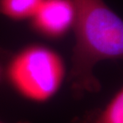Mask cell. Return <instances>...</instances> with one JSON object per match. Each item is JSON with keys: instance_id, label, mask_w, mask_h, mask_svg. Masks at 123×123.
<instances>
[{"instance_id": "obj_1", "label": "cell", "mask_w": 123, "mask_h": 123, "mask_svg": "<svg viewBox=\"0 0 123 123\" xmlns=\"http://www.w3.org/2000/svg\"><path fill=\"white\" fill-rule=\"evenodd\" d=\"M75 9L74 34L68 82L73 97L81 99L101 90L94 67L123 56V22L104 0H71Z\"/></svg>"}, {"instance_id": "obj_2", "label": "cell", "mask_w": 123, "mask_h": 123, "mask_svg": "<svg viewBox=\"0 0 123 123\" xmlns=\"http://www.w3.org/2000/svg\"><path fill=\"white\" fill-rule=\"evenodd\" d=\"M4 75L14 91L32 102H48L60 90L66 75L65 62L43 44L24 46L12 56Z\"/></svg>"}, {"instance_id": "obj_3", "label": "cell", "mask_w": 123, "mask_h": 123, "mask_svg": "<svg viewBox=\"0 0 123 123\" xmlns=\"http://www.w3.org/2000/svg\"><path fill=\"white\" fill-rule=\"evenodd\" d=\"M75 9L71 0H43L30 19L37 34L50 39H59L72 31Z\"/></svg>"}, {"instance_id": "obj_4", "label": "cell", "mask_w": 123, "mask_h": 123, "mask_svg": "<svg viewBox=\"0 0 123 123\" xmlns=\"http://www.w3.org/2000/svg\"><path fill=\"white\" fill-rule=\"evenodd\" d=\"M71 123H123V89L119 88L104 106L86 112Z\"/></svg>"}, {"instance_id": "obj_5", "label": "cell", "mask_w": 123, "mask_h": 123, "mask_svg": "<svg viewBox=\"0 0 123 123\" xmlns=\"http://www.w3.org/2000/svg\"><path fill=\"white\" fill-rule=\"evenodd\" d=\"M43 0H0V14L14 21L30 20Z\"/></svg>"}, {"instance_id": "obj_6", "label": "cell", "mask_w": 123, "mask_h": 123, "mask_svg": "<svg viewBox=\"0 0 123 123\" xmlns=\"http://www.w3.org/2000/svg\"><path fill=\"white\" fill-rule=\"evenodd\" d=\"M2 75H3V70H2V66H1V65H0V82H1V80H2Z\"/></svg>"}, {"instance_id": "obj_7", "label": "cell", "mask_w": 123, "mask_h": 123, "mask_svg": "<svg viewBox=\"0 0 123 123\" xmlns=\"http://www.w3.org/2000/svg\"><path fill=\"white\" fill-rule=\"evenodd\" d=\"M0 123H6V122H2L1 120H0ZM15 123H31V122H27V121H19V122H17Z\"/></svg>"}]
</instances>
